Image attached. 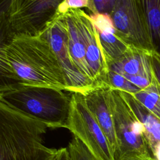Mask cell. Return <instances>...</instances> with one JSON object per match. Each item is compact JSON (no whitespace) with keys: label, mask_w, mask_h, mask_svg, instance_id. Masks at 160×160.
Segmentation results:
<instances>
[{"label":"cell","mask_w":160,"mask_h":160,"mask_svg":"<svg viewBox=\"0 0 160 160\" xmlns=\"http://www.w3.org/2000/svg\"><path fill=\"white\" fill-rule=\"evenodd\" d=\"M71 160H97L85 145L74 136L66 147Z\"/></svg>","instance_id":"e0dca14e"},{"label":"cell","mask_w":160,"mask_h":160,"mask_svg":"<svg viewBox=\"0 0 160 160\" xmlns=\"http://www.w3.org/2000/svg\"><path fill=\"white\" fill-rule=\"evenodd\" d=\"M152 52L133 48L119 59L109 62L108 69L122 76H144L153 78Z\"/></svg>","instance_id":"7c38bea8"},{"label":"cell","mask_w":160,"mask_h":160,"mask_svg":"<svg viewBox=\"0 0 160 160\" xmlns=\"http://www.w3.org/2000/svg\"><path fill=\"white\" fill-rule=\"evenodd\" d=\"M116 1V0H89L87 8L92 12L91 14L107 13L110 14L115 5Z\"/></svg>","instance_id":"ac0fdd59"},{"label":"cell","mask_w":160,"mask_h":160,"mask_svg":"<svg viewBox=\"0 0 160 160\" xmlns=\"http://www.w3.org/2000/svg\"><path fill=\"white\" fill-rule=\"evenodd\" d=\"M110 88L98 87L84 95L86 102L105 134L116 160L118 143L109 98Z\"/></svg>","instance_id":"9c48e42d"},{"label":"cell","mask_w":160,"mask_h":160,"mask_svg":"<svg viewBox=\"0 0 160 160\" xmlns=\"http://www.w3.org/2000/svg\"><path fill=\"white\" fill-rule=\"evenodd\" d=\"M118 160H156L152 156L146 155H128L121 157Z\"/></svg>","instance_id":"7402d4cb"},{"label":"cell","mask_w":160,"mask_h":160,"mask_svg":"<svg viewBox=\"0 0 160 160\" xmlns=\"http://www.w3.org/2000/svg\"><path fill=\"white\" fill-rule=\"evenodd\" d=\"M118 35L127 44L154 52L142 0H116L109 14Z\"/></svg>","instance_id":"52a82bcc"},{"label":"cell","mask_w":160,"mask_h":160,"mask_svg":"<svg viewBox=\"0 0 160 160\" xmlns=\"http://www.w3.org/2000/svg\"><path fill=\"white\" fill-rule=\"evenodd\" d=\"M132 84L141 89L148 87L151 82L153 78L151 79L144 76H123Z\"/></svg>","instance_id":"ffe728a7"},{"label":"cell","mask_w":160,"mask_h":160,"mask_svg":"<svg viewBox=\"0 0 160 160\" xmlns=\"http://www.w3.org/2000/svg\"><path fill=\"white\" fill-rule=\"evenodd\" d=\"M89 17L98 32L108 64L119 59L134 48L118 35L112 19L109 14H91Z\"/></svg>","instance_id":"8fae6325"},{"label":"cell","mask_w":160,"mask_h":160,"mask_svg":"<svg viewBox=\"0 0 160 160\" xmlns=\"http://www.w3.org/2000/svg\"><path fill=\"white\" fill-rule=\"evenodd\" d=\"M152 64L155 76L160 86V56L153 52L151 55Z\"/></svg>","instance_id":"44dd1931"},{"label":"cell","mask_w":160,"mask_h":160,"mask_svg":"<svg viewBox=\"0 0 160 160\" xmlns=\"http://www.w3.org/2000/svg\"><path fill=\"white\" fill-rule=\"evenodd\" d=\"M54 160H71L67 148L58 149Z\"/></svg>","instance_id":"603a6c76"},{"label":"cell","mask_w":160,"mask_h":160,"mask_svg":"<svg viewBox=\"0 0 160 160\" xmlns=\"http://www.w3.org/2000/svg\"><path fill=\"white\" fill-rule=\"evenodd\" d=\"M9 1H0V94L24 86L7 58V48L14 37L8 19Z\"/></svg>","instance_id":"30bf717a"},{"label":"cell","mask_w":160,"mask_h":160,"mask_svg":"<svg viewBox=\"0 0 160 160\" xmlns=\"http://www.w3.org/2000/svg\"><path fill=\"white\" fill-rule=\"evenodd\" d=\"M70 99L71 95L63 90L32 86H21L0 94V100L46 123L49 128H66Z\"/></svg>","instance_id":"3957f363"},{"label":"cell","mask_w":160,"mask_h":160,"mask_svg":"<svg viewBox=\"0 0 160 160\" xmlns=\"http://www.w3.org/2000/svg\"><path fill=\"white\" fill-rule=\"evenodd\" d=\"M119 91L139 121L142 124L145 129L146 138L153 154L156 146L160 142V119L147 109L132 94Z\"/></svg>","instance_id":"4fadbf2b"},{"label":"cell","mask_w":160,"mask_h":160,"mask_svg":"<svg viewBox=\"0 0 160 160\" xmlns=\"http://www.w3.org/2000/svg\"><path fill=\"white\" fill-rule=\"evenodd\" d=\"M132 96L160 119V86L155 74L148 87L141 89Z\"/></svg>","instance_id":"9a60e30c"},{"label":"cell","mask_w":160,"mask_h":160,"mask_svg":"<svg viewBox=\"0 0 160 160\" xmlns=\"http://www.w3.org/2000/svg\"><path fill=\"white\" fill-rule=\"evenodd\" d=\"M42 35L49 42L64 71L67 91L84 95L98 88L96 84L84 76L74 66L69 49V39L66 22L61 14H57L49 23Z\"/></svg>","instance_id":"ba28073f"},{"label":"cell","mask_w":160,"mask_h":160,"mask_svg":"<svg viewBox=\"0 0 160 160\" xmlns=\"http://www.w3.org/2000/svg\"><path fill=\"white\" fill-rule=\"evenodd\" d=\"M154 52L160 56V0H142Z\"/></svg>","instance_id":"5bb4252c"},{"label":"cell","mask_w":160,"mask_h":160,"mask_svg":"<svg viewBox=\"0 0 160 160\" xmlns=\"http://www.w3.org/2000/svg\"><path fill=\"white\" fill-rule=\"evenodd\" d=\"M105 86L112 89L118 90L135 94L141 90L139 88L132 84L122 75L108 69L104 82Z\"/></svg>","instance_id":"2e32d148"},{"label":"cell","mask_w":160,"mask_h":160,"mask_svg":"<svg viewBox=\"0 0 160 160\" xmlns=\"http://www.w3.org/2000/svg\"><path fill=\"white\" fill-rule=\"evenodd\" d=\"M109 98L118 143L116 160L128 155H146L154 158L142 124L120 92L110 88Z\"/></svg>","instance_id":"277c9868"},{"label":"cell","mask_w":160,"mask_h":160,"mask_svg":"<svg viewBox=\"0 0 160 160\" xmlns=\"http://www.w3.org/2000/svg\"><path fill=\"white\" fill-rule=\"evenodd\" d=\"M48 128L0 100V160H54L58 149L44 142Z\"/></svg>","instance_id":"7a4b0ae2"},{"label":"cell","mask_w":160,"mask_h":160,"mask_svg":"<svg viewBox=\"0 0 160 160\" xmlns=\"http://www.w3.org/2000/svg\"><path fill=\"white\" fill-rule=\"evenodd\" d=\"M60 0H10L8 19L14 36H41L54 19Z\"/></svg>","instance_id":"8992f818"},{"label":"cell","mask_w":160,"mask_h":160,"mask_svg":"<svg viewBox=\"0 0 160 160\" xmlns=\"http://www.w3.org/2000/svg\"><path fill=\"white\" fill-rule=\"evenodd\" d=\"M89 0H64L62 1L58 6L57 12L64 14L71 9H81L87 8Z\"/></svg>","instance_id":"d6986e66"},{"label":"cell","mask_w":160,"mask_h":160,"mask_svg":"<svg viewBox=\"0 0 160 160\" xmlns=\"http://www.w3.org/2000/svg\"><path fill=\"white\" fill-rule=\"evenodd\" d=\"M154 157L156 160H160V142L156 146L154 152H153Z\"/></svg>","instance_id":"cb8c5ba5"},{"label":"cell","mask_w":160,"mask_h":160,"mask_svg":"<svg viewBox=\"0 0 160 160\" xmlns=\"http://www.w3.org/2000/svg\"><path fill=\"white\" fill-rule=\"evenodd\" d=\"M6 52L10 65L24 86L67 91L64 71L49 42L42 34L14 36Z\"/></svg>","instance_id":"6da1fadb"},{"label":"cell","mask_w":160,"mask_h":160,"mask_svg":"<svg viewBox=\"0 0 160 160\" xmlns=\"http://www.w3.org/2000/svg\"><path fill=\"white\" fill-rule=\"evenodd\" d=\"M66 128L85 145L97 160H115L109 142L88 107L82 94H71Z\"/></svg>","instance_id":"5b68a950"}]
</instances>
